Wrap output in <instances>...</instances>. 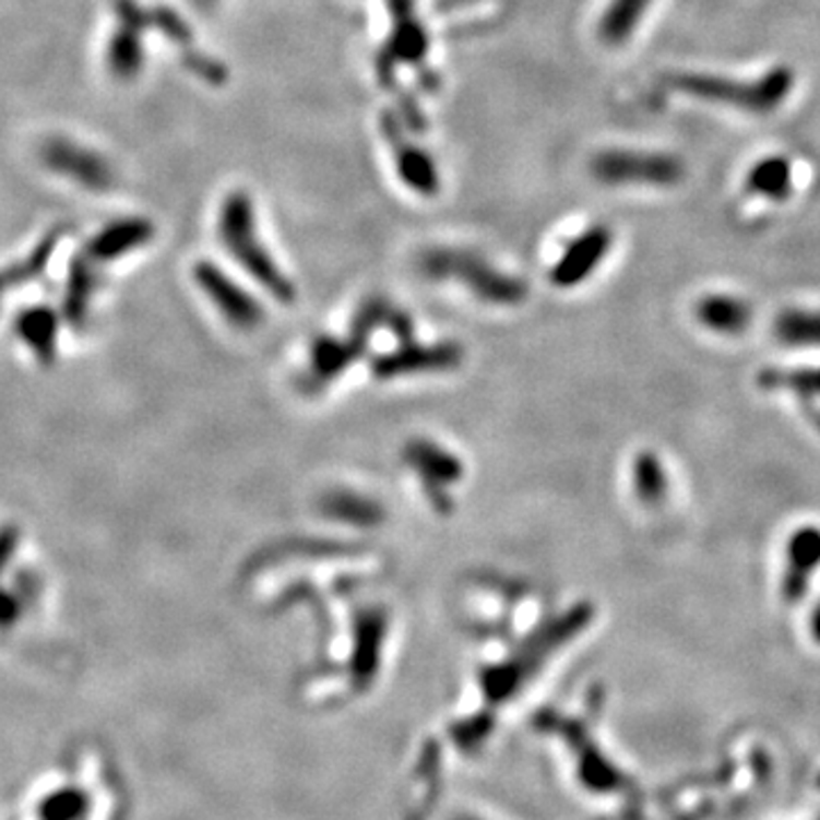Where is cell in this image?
Segmentation results:
<instances>
[{
	"label": "cell",
	"mask_w": 820,
	"mask_h": 820,
	"mask_svg": "<svg viewBox=\"0 0 820 820\" xmlns=\"http://www.w3.org/2000/svg\"><path fill=\"white\" fill-rule=\"evenodd\" d=\"M793 83H796V75H793L788 67H775L750 83L702 73H675L670 78V87L681 94L723 105H734V108L754 115H769L777 110L788 98Z\"/></svg>",
	"instance_id": "1"
},
{
	"label": "cell",
	"mask_w": 820,
	"mask_h": 820,
	"mask_svg": "<svg viewBox=\"0 0 820 820\" xmlns=\"http://www.w3.org/2000/svg\"><path fill=\"white\" fill-rule=\"evenodd\" d=\"M219 233L233 258L240 260L251 272V276H255L264 287L272 289V295H276L283 301H289L295 297V293H289L293 287H289V283L276 268V262L270 258L268 249L260 242L253 217V203L247 192L237 190L224 199L219 215Z\"/></svg>",
	"instance_id": "2"
},
{
	"label": "cell",
	"mask_w": 820,
	"mask_h": 820,
	"mask_svg": "<svg viewBox=\"0 0 820 820\" xmlns=\"http://www.w3.org/2000/svg\"><path fill=\"white\" fill-rule=\"evenodd\" d=\"M591 171L604 185H652V188H673L686 174L679 157L645 151H604L593 157Z\"/></svg>",
	"instance_id": "3"
},
{
	"label": "cell",
	"mask_w": 820,
	"mask_h": 820,
	"mask_svg": "<svg viewBox=\"0 0 820 820\" xmlns=\"http://www.w3.org/2000/svg\"><path fill=\"white\" fill-rule=\"evenodd\" d=\"M44 163L58 171L64 178H71L73 182L83 185V188L92 192H103L110 190L115 182L112 167L108 165L103 155H98L92 148H85L83 144L56 138L50 140L44 148Z\"/></svg>",
	"instance_id": "4"
},
{
	"label": "cell",
	"mask_w": 820,
	"mask_h": 820,
	"mask_svg": "<svg viewBox=\"0 0 820 820\" xmlns=\"http://www.w3.org/2000/svg\"><path fill=\"white\" fill-rule=\"evenodd\" d=\"M820 568V526L805 524L791 534L786 543V572L782 577V595L788 604H798L809 591V581Z\"/></svg>",
	"instance_id": "5"
},
{
	"label": "cell",
	"mask_w": 820,
	"mask_h": 820,
	"mask_svg": "<svg viewBox=\"0 0 820 820\" xmlns=\"http://www.w3.org/2000/svg\"><path fill=\"white\" fill-rule=\"evenodd\" d=\"M611 230L606 226H593L568 247L563 258L551 270V281L561 287H572L586 281L591 272L604 260L606 251L611 249Z\"/></svg>",
	"instance_id": "6"
},
{
	"label": "cell",
	"mask_w": 820,
	"mask_h": 820,
	"mask_svg": "<svg viewBox=\"0 0 820 820\" xmlns=\"http://www.w3.org/2000/svg\"><path fill=\"white\" fill-rule=\"evenodd\" d=\"M194 278L199 287H203L207 299L213 301L233 324L253 326L260 320L258 304H253V299L245 295V289L237 287L230 278L224 276V272L213 268L210 262L197 264Z\"/></svg>",
	"instance_id": "7"
},
{
	"label": "cell",
	"mask_w": 820,
	"mask_h": 820,
	"mask_svg": "<svg viewBox=\"0 0 820 820\" xmlns=\"http://www.w3.org/2000/svg\"><path fill=\"white\" fill-rule=\"evenodd\" d=\"M14 331L21 337L31 354L44 365L50 367L58 358V340H60V314L48 306L25 308L14 322Z\"/></svg>",
	"instance_id": "8"
},
{
	"label": "cell",
	"mask_w": 820,
	"mask_h": 820,
	"mask_svg": "<svg viewBox=\"0 0 820 820\" xmlns=\"http://www.w3.org/2000/svg\"><path fill=\"white\" fill-rule=\"evenodd\" d=\"M153 226L146 219L130 217L105 226L87 247V255L94 262H112L151 242Z\"/></svg>",
	"instance_id": "9"
},
{
	"label": "cell",
	"mask_w": 820,
	"mask_h": 820,
	"mask_svg": "<svg viewBox=\"0 0 820 820\" xmlns=\"http://www.w3.org/2000/svg\"><path fill=\"white\" fill-rule=\"evenodd\" d=\"M94 796L81 782H62L46 788L33 807L35 820H92Z\"/></svg>",
	"instance_id": "10"
},
{
	"label": "cell",
	"mask_w": 820,
	"mask_h": 820,
	"mask_svg": "<svg viewBox=\"0 0 820 820\" xmlns=\"http://www.w3.org/2000/svg\"><path fill=\"white\" fill-rule=\"evenodd\" d=\"M142 12L138 5L121 3V28L108 44V67L117 78H121V81H130V78H135L142 69Z\"/></svg>",
	"instance_id": "11"
},
{
	"label": "cell",
	"mask_w": 820,
	"mask_h": 820,
	"mask_svg": "<svg viewBox=\"0 0 820 820\" xmlns=\"http://www.w3.org/2000/svg\"><path fill=\"white\" fill-rule=\"evenodd\" d=\"M696 314L702 326L718 335H740L746 333L752 322V310L746 301L729 295H709L704 297Z\"/></svg>",
	"instance_id": "12"
},
{
	"label": "cell",
	"mask_w": 820,
	"mask_h": 820,
	"mask_svg": "<svg viewBox=\"0 0 820 820\" xmlns=\"http://www.w3.org/2000/svg\"><path fill=\"white\" fill-rule=\"evenodd\" d=\"M94 293H96L94 260L85 253L71 262L67 289H64V317L71 326L75 329L85 326Z\"/></svg>",
	"instance_id": "13"
},
{
	"label": "cell",
	"mask_w": 820,
	"mask_h": 820,
	"mask_svg": "<svg viewBox=\"0 0 820 820\" xmlns=\"http://www.w3.org/2000/svg\"><path fill=\"white\" fill-rule=\"evenodd\" d=\"M746 188L750 194L771 199V201H784L791 197L793 190V171L791 163L782 155L765 157V161L757 163L746 180Z\"/></svg>",
	"instance_id": "14"
},
{
	"label": "cell",
	"mask_w": 820,
	"mask_h": 820,
	"mask_svg": "<svg viewBox=\"0 0 820 820\" xmlns=\"http://www.w3.org/2000/svg\"><path fill=\"white\" fill-rule=\"evenodd\" d=\"M650 3L652 0H611V5L606 8L599 21L602 41L611 46L625 44L631 37V33L637 31V25L641 23Z\"/></svg>",
	"instance_id": "15"
},
{
	"label": "cell",
	"mask_w": 820,
	"mask_h": 820,
	"mask_svg": "<svg viewBox=\"0 0 820 820\" xmlns=\"http://www.w3.org/2000/svg\"><path fill=\"white\" fill-rule=\"evenodd\" d=\"M631 479L637 497L645 504H661L668 497V474L661 459L652 452H641L633 459Z\"/></svg>",
	"instance_id": "16"
},
{
	"label": "cell",
	"mask_w": 820,
	"mask_h": 820,
	"mask_svg": "<svg viewBox=\"0 0 820 820\" xmlns=\"http://www.w3.org/2000/svg\"><path fill=\"white\" fill-rule=\"evenodd\" d=\"M775 335L791 347H820V310H784L775 322Z\"/></svg>",
	"instance_id": "17"
},
{
	"label": "cell",
	"mask_w": 820,
	"mask_h": 820,
	"mask_svg": "<svg viewBox=\"0 0 820 820\" xmlns=\"http://www.w3.org/2000/svg\"><path fill=\"white\" fill-rule=\"evenodd\" d=\"M56 242L58 240H46L35 253H31L21 264H12L10 270L0 272V295H3L8 287L23 285V283H28L31 278L39 276V272L46 268L48 255H50L52 247H56Z\"/></svg>",
	"instance_id": "18"
},
{
	"label": "cell",
	"mask_w": 820,
	"mask_h": 820,
	"mask_svg": "<svg viewBox=\"0 0 820 820\" xmlns=\"http://www.w3.org/2000/svg\"><path fill=\"white\" fill-rule=\"evenodd\" d=\"M19 543H21V532L16 526L12 524L0 526V577L5 574L8 566L12 563Z\"/></svg>",
	"instance_id": "19"
},
{
	"label": "cell",
	"mask_w": 820,
	"mask_h": 820,
	"mask_svg": "<svg viewBox=\"0 0 820 820\" xmlns=\"http://www.w3.org/2000/svg\"><path fill=\"white\" fill-rule=\"evenodd\" d=\"M21 597L0 586V629H10L21 616Z\"/></svg>",
	"instance_id": "20"
},
{
	"label": "cell",
	"mask_w": 820,
	"mask_h": 820,
	"mask_svg": "<svg viewBox=\"0 0 820 820\" xmlns=\"http://www.w3.org/2000/svg\"><path fill=\"white\" fill-rule=\"evenodd\" d=\"M782 385L798 390H813L820 392V372H793V375H780Z\"/></svg>",
	"instance_id": "21"
},
{
	"label": "cell",
	"mask_w": 820,
	"mask_h": 820,
	"mask_svg": "<svg viewBox=\"0 0 820 820\" xmlns=\"http://www.w3.org/2000/svg\"><path fill=\"white\" fill-rule=\"evenodd\" d=\"M809 631H811V639L813 643L820 645V604L811 611V618H809Z\"/></svg>",
	"instance_id": "22"
}]
</instances>
